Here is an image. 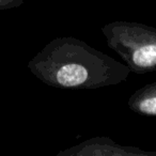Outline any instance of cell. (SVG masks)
Wrapping results in <instances>:
<instances>
[{"label":"cell","mask_w":156,"mask_h":156,"mask_svg":"<svg viewBox=\"0 0 156 156\" xmlns=\"http://www.w3.org/2000/svg\"><path fill=\"white\" fill-rule=\"evenodd\" d=\"M31 73L52 88L94 90L117 86L132 73L119 62L74 37H58L28 63Z\"/></svg>","instance_id":"1"},{"label":"cell","mask_w":156,"mask_h":156,"mask_svg":"<svg viewBox=\"0 0 156 156\" xmlns=\"http://www.w3.org/2000/svg\"><path fill=\"white\" fill-rule=\"evenodd\" d=\"M110 49L138 75L156 72V27L137 22L115 20L102 27Z\"/></svg>","instance_id":"2"},{"label":"cell","mask_w":156,"mask_h":156,"mask_svg":"<svg viewBox=\"0 0 156 156\" xmlns=\"http://www.w3.org/2000/svg\"><path fill=\"white\" fill-rule=\"evenodd\" d=\"M57 156H156V151L138 147L121 145L109 137L98 136L86 139L74 147L61 150Z\"/></svg>","instance_id":"3"},{"label":"cell","mask_w":156,"mask_h":156,"mask_svg":"<svg viewBox=\"0 0 156 156\" xmlns=\"http://www.w3.org/2000/svg\"><path fill=\"white\" fill-rule=\"evenodd\" d=\"M133 112L143 117H156V81L136 90L127 101Z\"/></svg>","instance_id":"4"},{"label":"cell","mask_w":156,"mask_h":156,"mask_svg":"<svg viewBox=\"0 0 156 156\" xmlns=\"http://www.w3.org/2000/svg\"><path fill=\"white\" fill-rule=\"evenodd\" d=\"M24 0H0V9H10L23 5Z\"/></svg>","instance_id":"5"}]
</instances>
